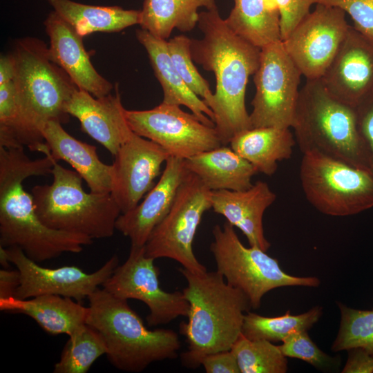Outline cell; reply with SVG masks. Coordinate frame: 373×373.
I'll return each mask as SVG.
<instances>
[{
  "label": "cell",
  "instance_id": "cell-1",
  "mask_svg": "<svg viewBox=\"0 0 373 373\" xmlns=\"http://www.w3.org/2000/svg\"><path fill=\"white\" fill-rule=\"evenodd\" d=\"M55 161L49 153L32 160L24 147L0 146V246L17 247L37 263L79 253L93 240L47 227L36 213L32 195L24 189L26 179L51 174Z\"/></svg>",
  "mask_w": 373,
  "mask_h": 373
},
{
  "label": "cell",
  "instance_id": "cell-2",
  "mask_svg": "<svg viewBox=\"0 0 373 373\" xmlns=\"http://www.w3.org/2000/svg\"><path fill=\"white\" fill-rule=\"evenodd\" d=\"M198 26L204 36L191 39V56L215 75L216 90L207 106L222 145H227L236 133L251 128L245 93L258 68L260 48L236 34L218 8L200 12Z\"/></svg>",
  "mask_w": 373,
  "mask_h": 373
},
{
  "label": "cell",
  "instance_id": "cell-3",
  "mask_svg": "<svg viewBox=\"0 0 373 373\" xmlns=\"http://www.w3.org/2000/svg\"><path fill=\"white\" fill-rule=\"evenodd\" d=\"M179 271L187 283L182 293L189 304L188 321L180 325L188 343L182 362L196 368L207 354L231 349L251 306L247 296L217 270L195 273L181 267Z\"/></svg>",
  "mask_w": 373,
  "mask_h": 373
},
{
  "label": "cell",
  "instance_id": "cell-4",
  "mask_svg": "<svg viewBox=\"0 0 373 373\" xmlns=\"http://www.w3.org/2000/svg\"><path fill=\"white\" fill-rule=\"evenodd\" d=\"M291 128L303 154L316 153L372 171L355 107L331 95L320 79H307L300 89Z\"/></svg>",
  "mask_w": 373,
  "mask_h": 373
},
{
  "label": "cell",
  "instance_id": "cell-5",
  "mask_svg": "<svg viewBox=\"0 0 373 373\" xmlns=\"http://www.w3.org/2000/svg\"><path fill=\"white\" fill-rule=\"evenodd\" d=\"M86 324L102 336L108 361L117 369L140 372L156 361L177 358L181 343L169 329H149L127 300L97 289L88 298Z\"/></svg>",
  "mask_w": 373,
  "mask_h": 373
},
{
  "label": "cell",
  "instance_id": "cell-6",
  "mask_svg": "<svg viewBox=\"0 0 373 373\" xmlns=\"http://www.w3.org/2000/svg\"><path fill=\"white\" fill-rule=\"evenodd\" d=\"M15 60L13 82L21 109L28 149L39 152L45 141L44 124L65 123V104L79 89L66 73L50 59L44 41L27 37L17 40L12 52Z\"/></svg>",
  "mask_w": 373,
  "mask_h": 373
},
{
  "label": "cell",
  "instance_id": "cell-7",
  "mask_svg": "<svg viewBox=\"0 0 373 373\" xmlns=\"http://www.w3.org/2000/svg\"><path fill=\"white\" fill-rule=\"evenodd\" d=\"M50 184L31 190L35 211L41 222L56 230L91 239L111 237L122 212L110 193L86 192L83 178L55 161Z\"/></svg>",
  "mask_w": 373,
  "mask_h": 373
},
{
  "label": "cell",
  "instance_id": "cell-8",
  "mask_svg": "<svg viewBox=\"0 0 373 373\" xmlns=\"http://www.w3.org/2000/svg\"><path fill=\"white\" fill-rule=\"evenodd\" d=\"M213 241L210 250L217 271L228 284L242 291L251 308L260 307L262 297L269 291L283 287H318L320 280L315 276H295L285 272L277 259L256 247H245L234 227L225 222L212 230Z\"/></svg>",
  "mask_w": 373,
  "mask_h": 373
},
{
  "label": "cell",
  "instance_id": "cell-9",
  "mask_svg": "<svg viewBox=\"0 0 373 373\" xmlns=\"http://www.w3.org/2000/svg\"><path fill=\"white\" fill-rule=\"evenodd\" d=\"M299 175L306 199L325 215L348 216L373 207V173L369 170L307 153Z\"/></svg>",
  "mask_w": 373,
  "mask_h": 373
},
{
  "label": "cell",
  "instance_id": "cell-10",
  "mask_svg": "<svg viewBox=\"0 0 373 373\" xmlns=\"http://www.w3.org/2000/svg\"><path fill=\"white\" fill-rule=\"evenodd\" d=\"M211 191L196 175L189 172L169 213L144 245L147 256L172 259L195 273L207 271L195 257L193 243L204 213L211 209Z\"/></svg>",
  "mask_w": 373,
  "mask_h": 373
},
{
  "label": "cell",
  "instance_id": "cell-11",
  "mask_svg": "<svg viewBox=\"0 0 373 373\" xmlns=\"http://www.w3.org/2000/svg\"><path fill=\"white\" fill-rule=\"evenodd\" d=\"M301 76L281 40L260 49L259 66L254 75L256 93L251 102V128L292 127Z\"/></svg>",
  "mask_w": 373,
  "mask_h": 373
},
{
  "label": "cell",
  "instance_id": "cell-12",
  "mask_svg": "<svg viewBox=\"0 0 373 373\" xmlns=\"http://www.w3.org/2000/svg\"><path fill=\"white\" fill-rule=\"evenodd\" d=\"M155 259L146 256L144 246L131 245L126 260L118 265L102 287L122 299L143 302L149 308L150 327L168 324L180 316H187L189 304L182 291H166L160 287V269Z\"/></svg>",
  "mask_w": 373,
  "mask_h": 373
},
{
  "label": "cell",
  "instance_id": "cell-13",
  "mask_svg": "<svg viewBox=\"0 0 373 373\" xmlns=\"http://www.w3.org/2000/svg\"><path fill=\"white\" fill-rule=\"evenodd\" d=\"M126 117L134 133L159 144L170 156L185 160L222 146L215 126L178 105L162 102L149 110H126Z\"/></svg>",
  "mask_w": 373,
  "mask_h": 373
},
{
  "label": "cell",
  "instance_id": "cell-14",
  "mask_svg": "<svg viewBox=\"0 0 373 373\" xmlns=\"http://www.w3.org/2000/svg\"><path fill=\"white\" fill-rule=\"evenodd\" d=\"M350 25L338 8L316 3L283 41L306 79H321L338 51Z\"/></svg>",
  "mask_w": 373,
  "mask_h": 373
},
{
  "label": "cell",
  "instance_id": "cell-15",
  "mask_svg": "<svg viewBox=\"0 0 373 373\" xmlns=\"http://www.w3.org/2000/svg\"><path fill=\"white\" fill-rule=\"evenodd\" d=\"M8 250L11 263L20 274V285L15 295L19 299L55 294L80 302L102 286L119 265V258L115 254L90 274L74 265L50 269L39 265L17 247Z\"/></svg>",
  "mask_w": 373,
  "mask_h": 373
},
{
  "label": "cell",
  "instance_id": "cell-16",
  "mask_svg": "<svg viewBox=\"0 0 373 373\" xmlns=\"http://www.w3.org/2000/svg\"><path fill=\"white\" fill-rule=\"evenodd\" d=\"M114 156L111 194L124 213L136 207L154 186L170 155L159 144L133 133Z\"/></svg>",
  "mask_w": 373,
  "mask_h": 373
},
{
  "label": "cell",
  "instance_id": "cell-17",
  "mask_svg": "<svg viewBox=\"0 0 373 373\" xmlns=\"http://www.w3.org/2000/svg\"><path fill=\"white\" fill-rule=\"evenodd\" d=\"M320 79L334 97L356 107L373 93V42L350 26Z\"/></svg>",
  "mask_w": 373,
  "mask_h": 373
},
{
  "label": "cell",
  "instance_id": "cell-18",
  "mask_svg": "<svg viewBox=\"0 0 373 373\" xmlns=\"http://www.w3.org/2000/svg\"><path fill=\"white\" fill-rule=\"evenodd\" d=\"M189 172L184 159L169 156L157 183L136 207L121 213L116 229L129 238L131 245H145L153 230L171 209Z\"/></svg>",
  "mask_w": 373,
  "mask_h": 373
},
{
  "label": "cell",
  "instance_id": "cell-19",
  "mask_svg": "<svg viewBox=\"0 0 373 373\" xmlns=\"http://www.w3.org/2000/svg\"><path fill=\"white\" fill-rule=\"evenodd\" d=\"M65 112L76 117L83 132L115 155L133 132L126 117L119 91L102 97L77 89L65 104Z\"/></svg>",
  "mask_w": 373,
  "mask_h": 373
},
{
  "label": "cell",
  "instance_id": "cell-20",
  "mask_svg": "<svg viewBox=\"0 0 373 373\" xmlns=\"http://www.w3.org/2000/svg\"><path fill=\"white\" fill-rule=\"evenodd\" d=\"M50 39L49 55L52 61L61 68L79 90L95 97L111 93L113 85L93 66L86 50L83 37L54 10L44 21Z\"/></svg>",
  "mask_w": 373,
  "mask_h": 373
},
{
  "label": "cell",
  "instance_id": "cell-21",
  "mask_svg": "<svg viewBox=\"0 0 373 373\" xmlns=\"http://www.w3.org/2000/svg\"><path fill=\"white\" fill-rule=\"evenodd\" d=\"M276 200L267 183L259 180L245 190L211 191L213 211L224 216L227 222L239 229L249 246L267 251L271 247L263 229L266 209Z\"/></svg>",
  "mask_w": 373,
  "mask_h": 373
},
{
  "label": "cell",
  "instance_id": "cell-22",
  "mask_svg": "<svg viewBox=\"0 0 373 373\" xmlns=\"http://www.w3.org/2000/svg\"><path fill=\"white\" fill-rule=\"evenodd\" d=\"M42 135L50 155L56 161L68 163L86 182L90 191L110 193L113 180V166L99 159L95 146L70 135L56 120L48 121Z\"/></svg>",
  "mask_w": 373,
  "mask_h": 373
},
{
  "label": "cell",
  "instance_id": "cell-23",
  "mask_svg": "<svg viewBox=\"0 0 373 373\" xmlns=\"http://www.w3.org/2000/svg\"><path fill=\"white\" fill-rule=\"evenodd\" d=\"M135 35L145 48L154 74L162 86V102L184 106L202 122L215 126L211 109L188 88L177 71L169 52L167 41L142 28L137 30Z\"/></svg>",
  "mask_w": 373,
  "mask_h": 373
},
{
  "label": "cell",
  "instance_id": "cell-24",
  "mask_svg": "<svg viewBox=\"0 0 373 373\" xmlns=\"http://www.w3.org/2000/svg\"><path fill=\"white\" fill-rule=\"evenodd\" d=\"M0 309L28 316L50 334L68 336L86 324L88 314V307L71 298L55 294L0 299Z\"/></svg>",
  "mask_w": 373,
  "mask_h": 373
},
{
  "label": "cell",
  "instance_id": "cell-25",
  "mask_svg": "<svg viewBox=\"0 0 373 373\" xmlns=\"http://www.w3.org/2000/svg\"><path fill=\"white\" fill-rule=\"evenodd\" d=\"M184 162L188 171L211 191L247 189L258 173L250 162L224 145L196 154Z\"/></svg>",
  "mask_w": 373,
  "mask_h": 373
},
{
  "label": "cell",
  "instance_id": "cell-26",
  "mask_svg": "<svg viewBox=\"0 0 373 373\" xmlns=\"http://www.w3.org/2000/svg\"><path fill=\"white\" fill-rule=\"evenodd\" d=\"M296 143L290 128L274 126L240 131L229 142L231 148L258 172L268 176L276 171L279 162L291 157Z\"/></svg>",
  "mask_w": 373,
  "mask_h": 373
},
{
  "label": "cell",
  "instance_id": "cell-27",
  "mask_svg": "<svg viewBox=\"0 0 373 373\" xmlns=\"http://www.w3.org/2000/svg\"><path fill=\"white\" fill-rule=\"evenodd\" d=\"M47 1L82 37L94 32H119L140 23V10L88 5L72 0Z\"/></svg>",
  "mask_w": 373,
  "mask_h": 373
},
{
  "label": "cell",
  "instance_id": "cell-28",
  "mask_svg": "<svg viewBox=\"0 0 373 373\" xmlns=\"http://www.w3.org/2000/svg\"><path fill=\"white\" fill-rule=\"evenodd\" d=\"M225 21L236 34L260 49L281 40L275 0H234Z\"/></svg>",
  "mask_w": 373,
  "mask_h": 373
},
{
  "label": "cell",
  "instance_id": "cell-29",
  "mask_svg": "<svg viewBox=\"0 0 373 373\" xmlns=\"http://www.w3.org/2000/svg\"><path fill=\"white\" fill-rule=\"evenodd\" d=\"M201 8H218L216 0H144L140 26L154 36L167 39L174 29L191 31L198 25Z\"/></svg>",
  "mask_w": 373,
  "mask_h": 373
},
{
  "label": "cell",
  "instance_id": "cell-30",
  "mask_svg": "<svg viewBox=\"0 0 373 373\" xmlns=\"http://www.w3.org/2000/svg\"><path fill=\"white\" fill-rule=\"evenodd\" d=\"M323 314V309L316 306L300 314H285L267 317L247 312L244 318L242 334L249 339H265L272 343L281 341L289 334L308 331L316 323Z\"/></svg>",
  "mask_w": 373,
  "mask_h": 373
},
{
  "label": "cell",
  "instance_id": "cell-31",
  "mask_svg": "<svg viewBox=\"0 0 373 373\" xmlns=\"http://www.w3.org/2000/svg\"><path fill=\"white\" fill-rule=\"evenodd\" d=\"M107 347L101 334L85 324L69 336L54 373H86L94 362L106 354Z\"/></svg>",
  "mask_w": 373,
  "mask_h": 373
},
{
  "label": "cell",
  "instance_id": "cell-32",
  "mask_svg": "<svg viewBox=\"0 0 373 373\" xmlns=\"http://www.w3.org/2000/svg\"><path fill=\"white\" fill-rule=\"evenodd\" d=\"M241 373H285L287 357L279 345L265 339H249L242 334L231 349Z\"/></svg>",
  "mask_w": 373,
  "mask_h": 373
},
{
  "label": "cell",
  "instance_id": "cell-33",
  "mask_svg": "<svg viewBox=\"0 0 373 373\" xmlns=\"http://www.w3.org/2000/svg\"><path fill=\"white\" fill-rule=\"evenodd\" d=\"M337 303L341 321L332 350L337 352L361 348L373 356V309H357Z\"/></svg>",
  "mask_w": 373,
  "mask_h": 373
},
{
  "label": "cell",
  "instance_id": "cell-34",
  "mask_svg": "<svg viewBox=\"0 0 373 373\" xmlns=\"http://www.w3.org/2000/svg\"><path fill=\"white\" fill-rule=\"evenodd\" d=\"M169 52L179 75L188 86L205 104L211 100L213 93L209 82L200 74L193 62L191 52V39L177 35L167 41Z\"/></svg>",
  "mask_w": 373,
  "mask_h": 373
},
{
  "label": "cell",
  "instance_id": "cell-35",
  "mask_svg": "<svg viewBox=\"0 0 373 373\" xmlns=\"http://www.w3.org/2000/svg\"><path fill=\"white\" fill-rule=\"evenodd\" d=\"M282 343L279 347L287 357L300 359L321 371L336 370L339 367V358L323 352L311 339L307 331L291 333Z\"/></svg>",
  "mask_w": 373,
  "mask_h": 373
},
{
  "label": "cell",
  "instance_id": "cell-36",
  "mask_svg": "<svg viewBox=\"0 0 373 373\" xmlns=\"http://www.w3.org/2000/svg\"><path fill=\"white\" fill-rule=\"evenodd\" d=\"M317 3L336 7L347 13L353 27L373 42V0H317Z\"/></svg>",
  "mask_w": 373,
  "mask_h": 373
},
{
  "label": "cell",
  "instance_id": "cell-37",
  "mask_svg": "<svg viewBox=\"0 0 373 373\" xmlns=\"http://www.w3.org/2000/svg\"><path fill=\"white\" fill-rule=\"evenodd\" d=\"M280 12V39L285 40L317 0H275Z\"/></svg>",
  "mask_w": 373,
  "mask_h": 373
},
{
  "label": "cell",
  "instance_id": "cell-38",
  "mask_svg": "<svg viewBox=\"0 0 373 373\" xmlns=\"http://www.w3.org/2000/svg\"><path fill=\"white\" fill-rule=\"evenodd\" d=\"M355 108L358 129L370 154L371 171L373 173V93L360 102Z\"/></svg>",
  "mask_w": 373,
  "mask_h": 373
},
{
  "label": "cell",
  "instance_id": "cell-39",
  "mask_svg": "<svg viewBox=\"0 0 373 373\" xmlns=\"http://www.w3.org/2000/svg\"><path fill=\"white\" fill-rule=\"evenodd\" d=\"M207 373H240L235 354L231 350L211 353L200 363Z\"/></svg>",
  "mask_w": 373,
  "mask_h": 373
},
{
  "label": "cell",
  "instance_id": "cell-40",
  "mask_svg": "<svg viewBox=\"0 0 373 373\" xmlns=\"http://www.w3.org/2000/svg\"><path fill=\"white\" fill-rule=\"evenodd\" d=\"M348 351L347 361L342 370L343 373H372L373 356L361 348H353Z\"/></svg>",
  "mask_w": 373,
  "mask_h": 373
},
{
  "label": "cell",
  "instance_id": "cell-41",
  "mask_svg": "<svg viewBox=\"0 0 373 373\" xmlns=\"http://www.w3.org/2000/svg\"><path fill=\"white\" fill-rule=\"evenodd\" d=\"M20 285L19 270L3 268L0 270V299L15 297Z\"/></svg>",
  "mask_w": 373,
  "mask_h": 373
},
{
  "label": "cell",
  "instance_id": "cell-42",
  "mask_svg": "<svg viewBox=\"0 0 373 373\" xmlns=\"http://www.w3.org/2000/svg\"><path fill=\"white\" fill-rule=\"evenodd\" d=\"M15 60L12 52L0 58V85L13 81L15 75Z\"/></svg>",
  "mask_w": 373,
  "mask_h": 373
},
{
  "label": "cell",
  "instance_id": "cell-43",
  "mask_svg": "<svg viewBox=\"0 0 373 373\" xmlns=\"http://www.w3.org/2000/svg\"><path fill=\"white\" fill-rule=\"evenodd\" d=\"M0 264L3 268H10L11 264L8 248L0 246Z\"/></svg>",
  "mask_w": 373,
  "mask_h": 373
}]
</instances>
